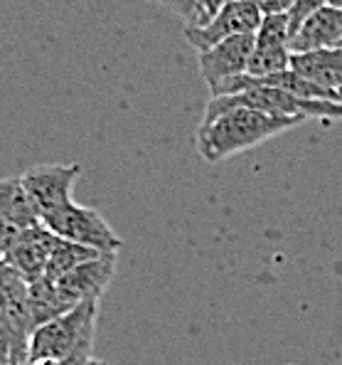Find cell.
I'll return each instance as SVG.
<instances>
[{"mask_svg": "<svg viewBox=\"0 0 342 365\" xmlns=\"http://www.w3.org/2000/svg\"><path fill=\"white\" fill-rule=\"evenodd\" d=\"M303 119L293 116H271L264 111L247 109V106H232L212 119H202L195 133V146L207 163L237 155L271 141L274 136L296 128Z\"/></svg>", "mask_w": 342, "mask_h": 365, "instance_id": "1", "label": "cell"}, {"mask_svg": "<svg viewBox=\"0 0 342 365\" xmlns=\"http://www.w3.org/2000/svg\"><path fill=\"white\" fill-rule=\"evenodd\" d=\"M99 302H84L77 309L37 326L28 343V361L50 358L64 365H89L94 361V338Z\"/></svg>", "mask_w": 342, "mask_h": 365, "instance_id": "2", "label": "cell"}, {"mask_svg": "<svg viewBox=\"0 0 342 365\" xmlns=\"http://www.w3.org/2000/svg\"><path fill=\"white\" fill-rule=\"evenodd\" d=\"M232 106H247V109L264 111L271 116H293V119H320V121H342V104L338 101H311L293 96L283 89L274 87H249L239 94L212 96L202 119L222 114Z\"/></svg>", "mask_w": 342, "mask_h": 365, "instance_id": "3", "label": "cell"}, {"mask_svg": "<svg viewBox=\"0 0 342 365\" xmlns=\"http://www.w3.org/2000/svg\"><path fill=\"white\" fill-rule=\"evenodd\" d=\"M42 225L50 232H55L57 237L89 247V250L99 252V255H116L121 247V237L111 230V225L104 220V215L94 210V207L77 205V202H69L62 210L47 215L42 220Z\"/></svg>", "mask_w": 342, "mask_h": 365, "instance_id": "4", "label": "cell"}, {"mask_svg": "<svg viewBox=\"0 0 342 365\" xmlns=\"http://www.w3.org/2000/svg\"><path fill=\"white\" fill-rule=\"evenodd\" d=\"M82 175V165L77 163H45V165H32L25 170L20 178L23 185L28 190V195L32 197L40 215V222L47 215L62 210L64 205H69L72 200V187L74 182Z\"/></svg>", "mask_w": 342, "mask_h": 365, "instance_id": "5", "label": "cell"}, {"mask_svg": "<svg viewBox=\"0 0 342 365\" xmlns=\"http://www.w3.org/2000/svg\"><path fill=\"white\" fill-rule=\"evenodd\" d=\"M261 15L256 0H239V3H232L227 8H222L215 18L210 20L202 28H192V25H185V40L195 47L197 52H207L215 45L224 40H232V37L239 35H254L259 30Z\"/></svg>", "mask_w": 342, "mask_h": 365, "instance_id": "6", "label": "cell"}, {"mask_svg": "<svg viewBox=\"0 0 342 365\" xmlns=\"http://www.w3.org/2000/svg\"><path fill=\"white\" fill-rule=\"evenodd\" d=\"M114 274H116V255H99L96 259L84 262V264H79L77 269L64 274V277L52 279L64 314L77 309L84 302H101V297L109 289Z\"/></svg>", "mask_w": 342, "mask_h": 365, "instance_id": "7", "label": "cell"}, {"mask_svg": "<svg viewBox=\"0 0 342 365\" xmlns=\"http://www.w3.org/2000/svg\"><path fill=\"white\" fill-rule=\"evenodd\" d=\"M291 25L288 15H266L254 32L249 77H269L291 69Z\"/></svg>", "mask_w": 342, "mask_h": 365, "instance_id": "8", "label": "cell"}, {"mask_svg": "<svg viewBox=\"0 0 342 365\" xmlns=\"http://www.w3.org/2000/svg\"><path fill=\"white\" fill-rule=\"evenodd\" d=\"M0 309L8 316L18 346L23 353H28L30 336L35 331V319H32V302H30V282L15 267L0 257Z\"/></svg>", "mask_w": 342, "mask_h": 365, "instance_id": "9", "label": "cell"}, {"mask_svg": "<svg viewBox=\"0 0 342 365\" xmlns=\"http://www.w3.org/2000/svg\"><path fill=\"white\" fill-rule=\"evenodd\" d=\"M55 245H57L55 232H50L42 222L32 225V227L18 230V235H15L13 245L5 252L3 259L10 267H15L28 282H35V279L45 277L50 257L55 252Z\"/></svg>", "mask_w": 342, "mask_h": 365, "instance_id": "10", "label": "cell"}, {"mask_svg": "<svg viewBox=\"0 0 342 365\" xmlns=\"http://www.w3.org/2000/svg\"><path fill=\"white\" fill-rule=\"evenodd\" d=\"M251 50H254V35H239L219 42L212 50L200 52V60H197L200 62V74L210 91L219 84L229 82V79L247 74Z\"/></svg>", "mask_w": 342, "mask_h": 365, "instance_id": "11", "label": "cell"}, {"mask_svg": "<svg viewBox=\"0 0 342 365\" xmlns=\"http://www.w3.org/2000/svg\"><path fill=\"white\" fill-rule=\"evenodd\" d=\"M328 47H342V8L335 5H325L313 13L291 37L293 55L328 50Z\"/></svg>", "mask_w": 342, "mask_h": 365, "instance_id": "12", "label": "cell"}, {"mask_svg": "<svg viewBox=\"0 0 342 365\" xmlns=\"http://www.w3.org/2000/svg\"><path fill=\"white\" fill-rule=\"evenodd\" d=\"M291 69L303 79L313 82L320 89L338 91L342 89V47H328V50L301 52L291 57Z\"/></svg>", "mask_w": 342, "mask_h": 365, "instance_id": "13", "label": "cell"}, {"mask_svg": "<svg viewBox=\"0 0 342 365\" xmlns=\"http://www.w3.org/2000/svg\"><path fill=\"white\" fill-rule=\"evenodd\" d=\"M0 217L15 230H25L32 225H40V215L28 195L20 175H10V178H0Z\"/></svg>", "mask_w": 342, "mask_h": 365, "instance_id": "14", "label": "cell"}, {"mask_svg": "<svg viewBox=\"0 0 342 365\" xmlns=\"http://www.w3.org/2000/svg\"><path fill=\"white\" fill-rule=\"evenodd\" d=\"M96 257H99V252L89 250V247L74 245V242H67V240L57 237L55 252H52V257H50V264H47L45 277L47 279H60L72 269H77L79 264H84V262L96 259Z\"/></svg>", "mask_w": 342, "mask_h": 365, "instance_id": "15", "label": "cell"}, {"mask_svg": "<svg viewBox=\"0 0 342 365\" xmlns=\"http://www.w3.org/2000/svg\"><path fill=\"white\" fill-rule=\"evenodd\" d=\"M25 363H28V353H23V348L18 346V336H15L8 316L0 309V365H25Z\"/></svg>", "mask_w": 342, "mask_h": 365, "instance_id": "16", "label": "cell"}, {"mask_svg": "<svg viewBox=\"0 0 342 365\" xmlns=\"http://www.w3.org/2000/svg\"><path fill=\"white\" fill-rule=\"evenodd\" d=\"M330 5V0H293L291 10H288V25H291V37L296 35V30L311 18L313 13H318L320 8Z\"/></svg>", "mask_w": 342, "mask_h": 365, "instance_id": "17", "label": "cell"}, {"mask_svg": "<svg viewBox=\"0 0 342 365\" xmlns=\"http://www.w3.org/2000/svg\"><path fill=\"white\" fill-rule=\"evenodd\" d=\"M232 3H239V0H197V23L192 25V28L207 25L219 10L227 8V5H232Z\"/></svg>", "mask_w": 342, "mask_h": 365, "instance_id": "18", "label": "cell"}, {"mask_svg": "<svg viewBox=\"0 0 342 365\" xmlns=\"http://www.w3.org/2000/svg\"><path fill=\"white\" fill-rule=\"evenodd\" d=\"M168 8L185 20V25L197 23V0H168Z\"/></svg>", "mask_w": 342, "mask_h": 365, "instance_id": "19", "label": "cell"}, {"mask_svg": "<svg viewBox=\"0 0 342 365\" xmlns=\"http://www.w3.org/2000/svg\"><path fill=\"white\" fill-rule=\"evenodd\" d=\"M256 5H259L264 18L266 15H288L293 0H256Z\"/></svg>", "mask_w": 342, "mask_h": 365, "instance_id": "20", "label": "cell"}, {"mask_svg": "<svg viewBox=\"0 0 342 365\" xmlns=\"http://www.w3.org/2000/svg\"><path fill=\"white\" fill-rule=\"evenodd\" d=\"M15 235H18V230H15L13 225H8L3 217H0V257H5V252L10 250V245H13Z\"/></svg>", "mask_w": 342, "mask_h": 365, "instance_id": "21", "label": "cell"}, {"mask_svg": "<svg viewBox=\"0 0 342 365\" xmlns=\"http://www.w3.org/2000/svg\"><path fill=\"white\" fill-rule=\"evenodd\" d=\"M330 5H335V8H342V0H330Z\"/></svg>", "mask_w": 342, "mask_h": 365, "instance_id": "22", "label": "cell"}, {"mask_svg": "<svg viewBox=\"0 0 342 365\" xmlns=\"http://www.w3.org/2000/svg\"><path fill=\"white\" fill-rule=\"evenodd\" d=\"M151 3H163V5H168V0H151Z\"/></svg>", "mask_w": 342, "mask_h": 365, "instance_id": "23", "label": "cell"}, {"mask_svg": "<svg viewBox=\"0 0 342 365\" xmlns=\"http://www.w3.org/2000/svg\"><path fill=\"white\" fill-rule=\"evenodd\" d=\"M340 101H342V89H340Z\"/></svg>", "mask_w": 342, "mask_h": 365, "instance_id": "24", "label": "cell"}]
</instances>
